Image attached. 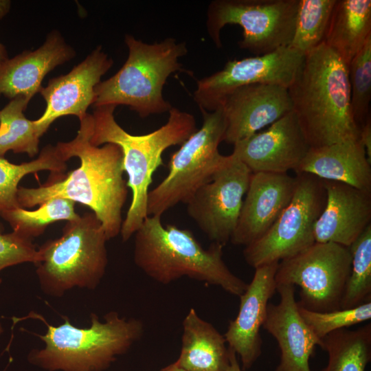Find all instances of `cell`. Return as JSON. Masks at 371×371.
Returning <instances> with one entry per match:
<instances>
[{"label": "cell", "instance_id": "3957f363", "mask_svg": "<svg viewBox=\"0 0 371 371\" xmlns=\"http://www.w3.org/2000/svg\"><path fill=\"white\" fill-rule=\"evenodd\" d=\"M288 91L311 148L359 138L350 108L348 67L324 43L305 56Z\"/></svg>", "mask_w": 371, "mask_h": 371}, {"label": "cell", "instance_id": "83f0119b", "mask_svg": "<svg viewBox=\"0 0 371 371\" xmlns=\"http://www.w3.org/2000/svg\"><path fill=\"white\" fill-rule=\"evenodd\" d=\"M76 203L64 198H54L34 210L16 207L4 210L0 216L12 231L32 240L43 234L51 224L58 221H72L80 216L75 211Z\"/></svg>", "mask_w": 371, "mask_h": 371}, {"label": "cell", "instance_id": "277c9868", "mask_svg": "<svg viewBox=\"0 0 371 371\" xmlns=\"http://www.w3.org/2000/svg\"><path fill=\"white\" fill-rule=\"evenodd\" d=\"M134 234V262L158 282L167 284L188 276L238 297L247 287L225 265L221 244L203 249L191 231L164 227L159 216H148Z\"/></svg>", "mask_w": 371, "mask_h": 371}, {"label": "cell", "instance_id": "1f68e13d", "mask_svg": "<svg viewBox=\"0 0 371 371\" xmlns=\"http://www.w3.org/2000/svg\"><path fill=\"white\" fill-rule=\"evenodd\" d=\"M298 310L307 326L321 339L333 331L371 319V301L354 308L329 312H315L299 305Z\"/></svg>", "mask_w": 371, "mask_h": 371}, {"label": "cell", "instance_id": "603a6c76", "mask_svg": "<svg viewBox=\"0 0 371 371\" xmlns=\"http://www.w3.org/2000/svg\"><path fill=\"white\" fill-rule=\"evenodd\" d=\"M177 365L186 371H229V350L225 337L191 308L183 322Z\"/></svg>", "mask_w": 371, "mask_h": 371}, {"label": "cell", "instance_id": "4316f807", "mask_svg": "<svg viewBox=\"0 0 371 371\" xmlns=\"http://www.w3.org/2000/svg\"><path fill=\"white\" fill-rule=\"evenodd\" d=\"M29 102L19 96L0 111V157L10 150L27 153L30 157L38 154L43 133L34 120H28L23 114Z\"/></svg>", "mask_w": 371, "mask_h": 371}, {"label": "cell", "instance_id": "4fadbf2b", "mask_svg": "<svg viewBox=\"0 0 371 371\" xmlns=\"http://www.w3.org/2000/svg\"><path fill=\"white\" fill-rule=\"evenodd\" d=\"M251 174L232 154L225 156L212 179L186 203L188 215L213 243L224 246L230 240Z\"/></svg>", "mask_w": 371, "mask_h": 371}, {"label": "cell", "instance_id": "ba28073f", "mask_svg": "<svg viewBox=\"0 0 371 371\" xmlns=\"http://www.w3.org/2000/svg\"><path fill=\"white\" fill-rule=\"evenodd\" d=\"M202 126L172 154L168 173L147 199L148 216H161L178 203H187L195 192L210 181L225 156L218 150L223 141L226 120L221 106L213 111L201 110Z\"/></svg>", "mask_w": 371, "mask_h": 371}, {"label": "cell", "instance_id": "9a60e30c", "mask_svg": "<svg viewBox=\"0 0 371 371\" xmlns=\"http://www.w3.org/2000/svg\"><path fill=\"white\" fill-rule=\"evenodd\" d=\"M113 65V59L98 46L69 73L50 79L46 87H42L39 93L46 107L34 120L41 132L44 134L62 116L75 115L82 120L94 103L95 86Z\"/></svg>", "mask_w": 371, "mask_h": 371}, {"label": "cell", "instance_id": "7a4b0ae2", "mask_svg": "<svg viewBox=\"0 0 371 371\" xmlns=\"http://www.w3.org/2000/svg\"><path fill=\"white\" fill-rule=\"evenodd\" d=\"M116 106L95 107L90 117V143L118 146L123 155L126 184L132 192L131 205L122 222L120 234L127 241L142 225L147 214V199L155 171L163 164L166 149L182 144L197 129L194 117L172 107L165 124L144 135H132L116 122Z\"/></svg>", "mask_w": 371, "mask_h": 371}, {"label": "cell", "instance_id": "7402d4cb", "mask_svg": "<svg viewBox=\"0 0 371 371\" xmlns=\"http://www.w3.org/2000/svg\"><path fill=\"white\" fill-rule=\"evenodd\" d=\"M371 192V162L359 138L311 148L295 172Z\"/></svg>", "mask_w": 371, "mask_h": 371}, {"label": "cell", "instance_id": "d6a6232c", "mask_svg": "<svg viewBox=\"0 0 371 371\" xmlns=\"http://www.w3.org/2000/svg\"><path fill=\"white\" fill-rule=\"evenodd\" d=\"M38 261V252L32 240L15 232L3 233L0 229V271L22 264Z\"/></svg>", "mask_w": 371, "mask_h": 371}, {"label": "cell", "instance_id": "4dcf8cb0", "mask_svg": "<svg viewBox=\"0 0 371 371\" xmlns=\"http://www.w3.org/2000/svg\"><path fill=\"white\" fill-rule=\"evenodd\" d=\"M348 80L352 115L360 131L370 118L371 36L350 62Z\"/></svg>", "mask_w": 371, "mask_h": 371}, {"label": "cell", "instance_id": "2e32d148", "mask_svg": "<svg viewBox=\"0 0 371 371\" xmlns=\"http://www.w3.org/2000/svg\"><path fill=\"white\" fill-rule=\"evenodd\" d=\"M221 106L226 120L223 141L232 144L293 111L288 89L269 84L239 87L228 94Z\"/></svg>", "mask_w": 371, "mask_h": 371}, {"label": "cell", "instance_id": "8fae6325", "mask_svg": "<svg viewBox=\"0 0 371 371\" xmlns=\"http://www.w3.org/2000/svg\"><path fill=\"white\" fill-rule=\"evenodd\" d=\"M349 247L333 243H315L301 253L278 263L277 284L298 286L300 306L315 312L341 309L350 275Z\"/></svg>", "mask_w": 371, "mask_h": 371}, {"label": "cell", "instance_id": "f546056e", "mask_svg": "<svg viewBox=\"0 0 371 371\" xmlns=\"http://www.w3.org/2000/svg\"><path fill=\"white\" fill-rule=\"evenodd\" d=\"M351 269L340 308H351L371 301V225L349 247Z\"/></svg>", "mask_w": 371, "mask_h": 371}, {"label": "cell", "instance_id": "484cf974", "mask_svg": "<svg viewBox=\"0 0 371 371\" xmlns=\"http://www.w3.org/2000/svg\"><path fill=\"white\" fill-rule=\"evenodd\" d=\"M66 161L56 146H45L38 157L28 162L15 164L0 157V214L4 210L20 207L17 191L20 181L26 175L38 171L48 170L52 179L64 176Z\"/></svg>", "mask_w": 371, "mask_h": 371}, {"label": "cell", "instance_id": "74e56055", "mask_svg": "<svg viewBox=\"0 0 371 371\" xmlns=\"http://www.w3.org/2000/svg\"><path fill=\"white\" fill-rule=\"evenodd\" d=\"M159 371H186L180 368L175 362L168 365V366L163 368Z\"/></svg>", "mask_w": 371, "mask_h": 371}, {"label": "cell", "instance_id": "836d02e7", "mask_svg": "<svg viewBox=\"0 0 371 371\" xmlns=\"http://www.w3.org/2000/svg\"><path fill=\"white\" fill-rule=\"evenodd\" d=\"M359 139L365 148L368 160L371 162V117L360 129Z\"/></svg>", "mask_w": 371, "mask_h": 371}, {"label": "cell", "instance_id": "9c48e42d", "mask_svg": "<svg viewBox=\"0 0 371 371\" xmlns=\"http://www.w3.org/2000/svg\"><path fill=\"white\" fill-rule=\"evenodd\" d=\"M299 0H214L207 10L206 29L216 47L227 25L243 28L241 49L260 56L289 46L292 41Z\"/></svg>", "mask_w": 371, "mask_h": 371}, {"label": "cell", "instance_id": "e575fe53", "mask_svg": "<svg viewBox=\"0 0 371 371\" xmlns=\"http://www.w3.org/2000/svg\"><path fill=\"white\" fill-rule=\"evenodd\" d=\"M229 350L230 366L229 371H242L240 364L238 361L236 354L231 349Z\"/></svg>", "mask_w": 371, "mask_h": 371}, {"label": "cell", "instance_id": "8992f818", "mask_svg": "<svg viewBox=\"0 0 371 371\" xmlns=\"http://www.w3.org/2000/svg\"><path fill=\"white\" fill-rule=\"evenodd\" d=\"M128 49L123 66L95 87L94 107L126 105L142 118L161 114L172 109L162 91L168 78L182 69L179 58L188 53L185 42L174 38L152 44L126 34Z\"/></svg>", "mask_w": 371, "mask_h": 371}, {"label": "cell", "instance_id": "ffe728a7", "mask_svg": "<svg viewBox=\"0 0 371 371\" xmlns=\"http://www.w3.org/2000/svg\"><path fill=\"white\" fill-rule=\"evenodd\" d=\"M326 200L315 222V243L347 247L371 225V192L344 183L323 180Z\"/></svg>", "mask_w": 371, "mask_h": 371}, {"label": "cell", "instance_id": "44dd1931", "mask_svg": "<svg viewBox=\"0 0 371 371\" xmlns=\"http://www.w3.org/2000/svg\"><path fill=\"white\" fill-rule=\"evenodd\" d=\"M75 56L59 31H51L38 49L24 51L0 65V96L11 100L22 96L30 101L45 76Z\"/></svg>", "mask_w": 371, "mask_h": 371}, {"label": "cell", "instance_id": "f1b7e54d", "mask_svg": "<svg viewBox=\"0 0 371 371\" xmlns=\"http://www.w3.org/2000/svg\"><path fill=\"white\" fill-rule=\"evenodd\" d=\"M336 0H299L295 27L289 45L306 56L323 43Z\"/></svg>", "mask_w": 371, "mask_h": 371}, {"label": "cell", "instance_id": "5b68a950", "mask_svg": "<svg viewBox=\"0 0 371 371\" xmlns=\"http://www.w3.org/2000/svg\"><path fill=\"white\" fill-rule=\"evenodd\" d=\"M34 317L47 327L45 334H36L45 347L30 350L27 360L47 371H104L144 333L140 320L120 317L115 311L106 313L104 322L91 313L89 328L76 327L67 317L58 326L49 324L41 315Z\"/></svg>", "mask_w": 371, "mask_h": 371}, {"label": "cell", "instance_id": "d4e9b609", "mask_svg": "<svg viewBox=\"0 0 371 371\" xmlns=\"http://www.w3.org/2000/svg\"><path fill=\"white\" fill-rule=\"evenodd\" d=\"M328 362L322 371H366L371 360V324L341 328L322 339Z\"/></svg>", "mask_w": 371, "mask_h": 371}, {"label": "cell", "instance_id": "7c38bea8", "mask_svg": "<svg viewBox=\"0 0 371 371\" xmlns=\"http://www.w3.org/2000/svg\"><path fill=\"white\" fill-rule=\"evenodd\" d=\"M305 56L289 46L269 54L232 60L219 71L196 81L194 100L200 110L213 111L235 89L253 84L289 89L297 77Z\"/></svg>", "mask_w": 371, "mask_h": 371}, {"label": "cell", "instance_id": "cb8c5ba5", "mask_svg": "<svg viewBox=\"0 0 371 371\" xmlns=\"http://www.w3.org/2000/svg\"><path fill=\"white\" fill-rule=\"evenodd\" d=\"M371 36V1L336 0L323 43L348 67Z\"/></svg>", "mask_w": 371, "mask_h": 371}, {"label": "cell", "instance_id": "d6986e66", "mask_svg": "<svg viewBox=\"0 0 371 371\" xmlns=\"http://www.w3.org/2000/svg\"><path fill=\"white\" fill-rule=\"evenodd\" d=\"M295 286L277 284V304L267 306L262 328L277 341L280 357L275 371H312L309 365L315 348H322L318 338L302 318L295 298Z\"/></svg>", "mask_w": 371, "mask_h": 371}, {"label": "cell", "instance_id": "52a82bcc", "mask_svg": "<svg viewBox=\"0 0 371 371\" xmlns=\"http://www.w3.org/2000/svg\"><path fill=\"white\" fill-rule=\"evenodd\" d=\"M109 240L93 212L67 221L62 234L38 248L36 273L43 293L59 297L74 287L94 289L108 265Z\"/></svg>", "mask_w": 371, "mask_h": 371}, {"label": "cell", "instance_id": "f35d334b", "mask_svg": "<svg viewBox=\"0 0 371 371\" xmlns=\"http://www.w3.org/2000/svg\"><path fill=\"white\" fill-rule=\"evenodd\" d=\"M1 282V279L0 278V284ZM3 329L1 324L0 323V335L3 333Z\"/></svg>", "mask_w": 371, "mask_h": 371}, {"label": "cell", "instance_id": "d590c367", "mask_svg": "<svg viewBox=\"0 0 371 371\" xmlns=\"http://www.w3.org/2000/svg\"><path fill=\"white\" fill-rule=\"evenodd\" d=\"M11 1L9 0H0V19L4 17L10 9Z\"/></svg>", "mask_w": 371, "mask_h": 371}, {"label": "cell", "instance_id": "e0dca14e", "mask_svg": "<svg viewBox=\"0 0 371 371\" xmlns=\"http://www.w3.org/2000/svg\"><path fill=\"white\" fill-rule=\"evenodd\" d=\"M279 262L255 269L251 282L239 296L237 316L223 335L228 348L239 355L242 370L250 369L262 352L260 330L265 319L269 301L276 293L275 275Z\"/></svg>", "mask_w": 371, "mask_h": 371}, {"label": "cell", "instance_id": "5bb4252c", "mask_svg": "<svg viewBox=\"0 0 371 371\" xmlns=\"http://www.w3.org/2000/svg\"><path fill=\"white\" fill-rule=\"evenodd\" d=\"M311 147L293 111L270 125L234 144V156L251 172L287 173L294 172Z\"/></svg>", "mask_w": 371, "mask_h": 371}, {"label": "cell", "instance_id": "30bf717a", "mask_svg": "<svg viewBox=\"0 0 371 371\" xmlns=\"http://www.w3.org/2000/svg\"><path fill=\"white\" fill-rule=\"evenodd\" d=\"M295 189L288 205L268 231L245 246L243 256L254 269L291 258L313 245L314 226L326 200L322 179L296 173Z\"/></svg>", "mask_w": 371, "mask_h": 371}, {"label": "cell", "instance_id": "8d00e7d4", "mask_svg": "<svg viewBox=\"0 0 371 371\" xmlns=\"http://www.w3.org/2000/svg\"><path fill=\"white\" fill-rule=\"evenodd\" d=\"M8 52L5 47L0 43V65L8 59Z\"/></svg>", "mask_w": 371, "mask_h": 371}, {"label": "cell", "instance_id": "ac0fdd59", "mask_svg": "<svg viewBox=\"0 0 371 371\" xmlns=\"http://www.w3.org/2000/svg\"><path fill=\"white\" fill-rule=\"evenodd\" d=\"M296 178L288 173H252L231 242L247 246L264 235L292 199Z\"/></svg>", "mask_w": 371, "mask_h": 371}, {"label": "cell", "instance_id": "6da1fadb", "mask_svg": "<svg viewBox=\"0 0 371 371\" xmlns=\"http://www.w3.org/2000/svg\"><path fill=\"white\" fill-rule=\"evenodd\" d=\"M90 117L91 114L87 113L80 120L79 129L73 139L56 145L66 161L78 157L80 166L39 187H19L17 201L19 207L24 209L54 198L80 203L92 210L110 240L120 234L122 210L128 196V186L123 177V155L115 144L95 146L90 143Z\"/></svg>", "mask_w": 371, "mask_h": 371}]
</instances>
